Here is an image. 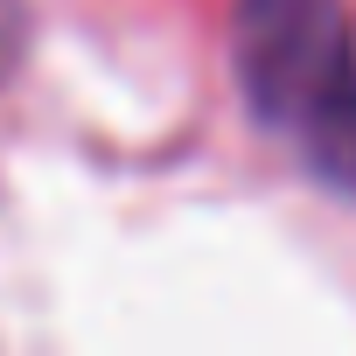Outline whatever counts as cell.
Listing matches in <instances>:
<instances>
[{
  "label": "cell",
  "instance_id": "1",
  "mask_svg": "<svg viewBox=\"0 0 356 356\" xmlns=\"http://www.w3.org/2000/svg\"><path fill=\"white\" fill-rule=\"evenodd\" d=\"M238 77L280 140L356 182V29L342 0H238Z\"/></svg>",
  "mask_w": 356,
  "mask_h": 356
},
{
  "label": "cell",
  "instance_id": "2",
  "mask_svg": "<svg viewBox=\"0 0 356 356\" xmlns=\"http://www.w3.org/2000/svg\"><path fill=\"white\" fill-rule=\"evenodd\" d=\"M15 49H22V8H15V0H0V70L15 63Z\"/></svg>",
  "mask_w": 356,
  "mask_h": 356
}]
</instances>
